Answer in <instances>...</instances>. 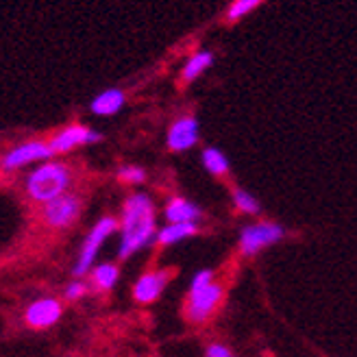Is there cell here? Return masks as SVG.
Segmentation results:
<instances>
[{
  "label": "cell",
  "mask_w": 357,
  "mask_h": 357,
  "mask_svg": "<svg viewBox=\"0 0 357 357\" xmlns=\"http://www.w3.org/2000/svg\"><path fill=\"white\" fill-rule=\"evenodd\" d=\"M83 294H85V285H83L81 281L70 283V285H68V290H66V298H70V301H75V298H79V296H83Z\"/></svg>",
  "instance_id": "cell-21"
},
{
  "label": "cell",
  "mask_w": 357,
  "mask_h": 357,
  "mask_svg": "<svg viewBox=\"0 0 357 357\" xmlns=\"http://www.w3.org/2000/svg\"><path fill=\"white\" fill-rule=\"evenodd\" d=\"M209 283H211V271H201L199 275L194 277V281H192V290L205 288V285H209Z\"/></svg>",
  "instance_id": "cell-22"
},
{
  "label": "cell",
  "mask_w": 357,
  "mask_h": 357,
  "mask_svg": "<svg viewBox=\"0 0 357 357\" xmlns=\"http://www.w3.org/2000/svg\"><path fill=\"white\" fill-rule=\"evenodd\" d=\"M203 166L211 172V174H225L229 172V159L225 157L222 151L218 149H205L203 151Z\"/></svg>",
  "instance_id": "cell-16"
},
{
  "label": "cell",
  "mask_w": 357,
  "mask_h": 357,
  "mask_svg": "<svg viewBox=\"0 0 357 357\" xmlns=\"http://www.w3.org/2000/svg\"><path fill=\"white\" fill-rule=\"evenodd\" d=\"M207 357H234V353H231L227 347H222V344H211L209 349H207Z\"/></svg>",
  "instance_id": "cell-23"
},
{
  "label": "cell",
  "mask_w": 357,
  "mask_h": 357,
  "mask_svg": "<svg viewBox=\"0 0 357 357\" xmlns=\"http://www.w3.org/2000/svg\"><path fill=\"white\" fill-rule=\"evenodd\" d=\"M201 216V209L185 199H172L166 207L168 222H194Z\"/></svg>",
  "instance_id": "cell-13"
},
{
  "label": "cell",
  "mask_w": 357,
  "mask_h": 357,
  "mask_svg": "<svg viewBox=\"0 0 357 357\" xmlns=\"http://www.w3.org/2000/svg\"><path fill=\"white\" fill-rule=\"evenodd\" d=\"M124 92L118 87H109V89H102V92L98 96H94V100L89 102V109H92V114L96 116H116L122 107H124Z\"/></svg>",
  "instance_id": "cell-11"
},
{
  "label": "cell",
  "mask_w": 357,
  "mask_h": 357,
  "mask_svg": "<svg viewBox=\"0 0 357 357\" xmlns=\"http://www.w3.org/2000/svg\"><path fill=\"white\" fill-rule=\"evenodd\" d=\"M102 135L89 127H83V124H73V127H66L63 131H59L55 137L50 139L52 151L55 153H68L81 144H94V142H100Z\"/></svg>",
  "instance_id": "cell-7"
},
{
  "label": "cell",
  "mask_w": 357,
  "mask_h": 357,
  "mask_svg": "<svg viewBox=\"0 0 357 357\" xmlns=\"http://www.w3.org/2000/svg\"><path fill=\"white\" fill-rule=\"evenodd\" d=\"M116 227H118V222H116L114 218H109V216L100 218V220L94 225V229L89 231V236H87V238H85V242H83L81 255H79L77 266H75V275H79V277H81V275H85V273L89 271V268H92L94 257L98 255L102 242L114 234Z\"/></svg>",
  "instance_id": "cell-3"
},
{
  "label": "cell",
  "mask_w": 357,
  "mask_h": 357,
  "mask_svg": "<svg viewBox=\"0 0 357 357\" xmlns=\"http://www.w3.org/2000/svg\"><path fill=\"white\" fill-rule=\"evenodd\" d=\"M70 185V172L63 164L48 162L35 168L26 176V192L33 201L50 203L66 194V188Z\"/></svg>",
  "instance_id": "cell-2"
},
{
  "label": "cell",
  "mask_w": 357,
  "mask_h": 357,
  "mask_svg": "<svg viewBox=\"0 0 357 357\" xmlns=\"http://www.w3.org/2000/svg\"><path fill=\"white\" fill-rule=\"evenodd\" d=\"M79 211H81V203H79L77 196L63 194V196H59V199L46 203L44 218L52 227H68V225L75 222V218L79 216Z\"/></svg>",
  "instance_id": "cell-8"
},
{
  "label": "cell",
  "mask_w": 357,
  "mask_h": 357,
  "mask_svg": "<svg viewBox=\"0 0 357 357\" xmlns=\"http://www.w3.org/2000/svg\"><path fill=\"white\" fill-rule=\"evenodd\" d=\"M166 281H168V277L164 273H149L135 283L133 296L139 303H151L162 294V290L166 288Z\"/></svg>",
  "instance_id": "cell-12"
},
{
  "label": "cell",
  "mask_w": 357,
  "mask_h": 357,
  "mask_svg": "<svg viewBox=\"0 0 357 357\" xmlns=\"http://www.w3.org/2000/svg\"><path fill=\"white\" fill-rule=\"evenodd\" d=\"M61 316V305L55 298H42L35 301L33 305L26 310V323L35 329H46L55 325Z\"/></svg>",
  "instance_id": "cell-10"
},
{
  "label": "cell",
  "mask_w": 357,
  "mask_h": 357,
  "mask_svg": "<svg viewBox=\"0 0 357 357\" xmlns=\"http://www.w3.org/2000/svg\"><path fill=\"white\" fill-rule=\"evenodd\" d=\"M94 281H96L98 288H102V290L114 288L116 281H118V268L112 266V264H100L94 271Z\"/></svg>",
  "instance_id": "cell-17"
},
{
  "label": "cell",
  "mask_w": 357,
  "mask_h": 357,
  "mask_svg": "<svg viewBox=\"0 0 357 357\" xmlns=\"http://www.w3.org/2000/svg\"><path fill=\"white\" fill-rule=\"evenodd\" d=\"M155 236V209L146 194H133L124 203L122 213V240L118 255L131 257L142 246H146Z\"/></svg>",
  "instance_id": "cell-1"
},
{
  "label": "cell",
  "mask_w": 357,
  "mask_h": 357,
  "mask_svg": "<svg viewBox=\"0 0 357 357\" xmlns=\"http://www.w3.org/2000/svg\"><path fill=\"white\" fill-rule=\"evenodd\" d=\"M259 3H261V0H236V3L231 5L229 11H227V20L229 22L240 20V17H244V15L251 13L253 9H257Z\"/></svg>",
  "instance_id": "cell-18"
},
{
  "label": "cell",
  "mask_w": 357,
  "mask_h": 357,
  "mask_svg": "<svg viewBox=\"0 0 357 357\" xmlns=\"http://www.w3.org/2000/svg\"><path fill=\"white\" fill-rule=\"evenodd\" d=\"M283 238V229L273 222H259V225H248L240 234V248L244 255H255L264 246H271Z\"/></svg>",
  "instance_id": "cell-4"
},
{
  "label": "cell",
  "mask_w": 357,
  "mask_h": 357,
  "mask_svg": "<svg viewBox=\"0 0 357 357\" xmlns=\"http://www.w3.org/2000/svg\"><path fill=\"white\" fill-rule=\"evenodd\" d=\"M222 296V290L218 285H205V288H196L190 292V303H188V316L194 323H203V320L213 312Z\"/></svg>",
  "instance_id": "cell-6"
},
{
  "label": "cell",
  "mask_w": 357,
  "mask_h": 357,
  "mask_svg": "<svg viewBox=\"0 0 357 357\" xmlns=\"http://www.w3.org/2000/svg\"><path fill=\"white\" fill-rule=\"evenodd\" d=\"M234 203L240 211L244 213H259V203L253 194H248L244 190H236L234 192Z\"/></svg>",
  "instance_id": "cell-19"
},
{
  "label": "cell",
  "mask_w": 357,
  "mask_h": 357,
  "mask_svg": "<svg viewBox=\"0 0 357 357\" xmlns=\"http://www.w3.org/2000/svg\"><path fill=\"white\" fill-rule=\"evenodd\" d=\"M196 234V225L194 222H170L168 227H164L162 231L157 234L159 244H174V242H181L185 238H192Z\"/></svg>",
  "instance_id": "cell-14"
},
{
  "label": "cell",
  "mask_w": 357,
  "mask_h": 357,
  "mask_svg": "<svg viewBox=\"0 0 357 357\" xmlns=\"http://www.w3.org/2000/svg\"><path fill=\"white\" fill-rule=\"evenodd\" d=\"M199 120L192 118V116H185L181 120H176L172 127L168 129V149L170 151H176V153H181V151H188L192 149L196 142H199Z\"/></svg>",
  "instance_id": "cell-9"
},
{
  "label": "cell",
  "mask_w": 357,
  "mask_h": 357,
  "mask_svg": "<svg viewBox=\"0 0 357 357\" xmlns=\"http://www.w3.org/2000/svg\"><path fill=\"white\" fill-rule=\"evenodd\" d=\"M213 63V55L209 50H201V52H194V55L188 59V63L183 66V81H194V79H199L207 68H211Z\"/></svg>",
  "instance_id": "cell-15"
},
{
  "label": "cell",
  "mask_w": 357,
  "mask_h": 357,
  "mask_svg": "<svg viewBox=\"0 0 357 357\" xmlns=\"http://www.w3.org/2000/svg\"><path fill=\"white\" fill-rule=\"evenodd\" d=\"M55 155L50 142H26V144H20L11 149L5 157H3V170H15L22 168L31 162H42V159H50Z\"/></svg>",
  "instance_id": "cell-5"
},
{
  "label": "cell",
  "mask_w": 357,
  "mask_h": 357,
  "mask_svg": "<svg viewBox=\"0 0 357 357\" xmlns=\"http://www.w3.org/2000/svg\"><path fill=\"white\" fill-rule=\"evenodd\" d=\"M118 176H120V181L124 183H142L146 178V172L137 168V166H124L118 170Z\"/></svg>",
  "instance_id": "cell-20"
}]
</instances>
